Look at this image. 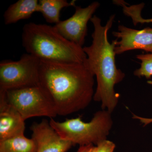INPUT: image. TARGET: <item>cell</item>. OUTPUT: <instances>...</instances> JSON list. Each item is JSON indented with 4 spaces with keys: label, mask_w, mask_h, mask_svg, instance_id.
<instances>
[{
    "label": "cell",
    "mask_w": 152,
    "mask_h": 152,
    "mask_svg": "<svg viewBox=\"0 0 152 152\" xmlns=\"http://www.w3.org/2000/svg\"><path fill=\"white\" fill-rule=\"evenodd\" d=\"M112 34L117 38L115 49L116 55L135 50L152 53V28L138 30L119 25L118 31Z\"/></svg>",
    "instance_id": "cell-8"
},
{
    "label": "cell",
    "mask_w": 152,
    "mask_h": 152,
    "mask_svg": "<svg viewBox=\"0 0 152 152\" xmlns=\"http://www.w3.org/2000/svg\"><path fill=\"white\" fill-rule=\"evenodd\" d=\"M39 12L38 0H19L9 7L4 15L6 25L15 23L29 18L35 12Z\"/></svg>",
    "instance_id": "cell-11"
},
{
    "label": "cell",
    "mask_w": 152,
    "mask_h": 152,
    "mask_svg": "<svg viewBox=\"0 0 152 152\" xmlns=\"http://www.w3.org/2000/svg\"><path fill=\"white\" fill-rule=\"evenodd\" d=\"M75 6V1L69 2L66 0H39V12L42 14L48 23L56 25L61 21L60 13L63 9Z\"/></svg>",
    "instance_id": "cell-12"
},
{
    "label": "cell",
    "mask_w": 152,
    "mask_h": 152,
    "mask_svg": "<svg viewBox=\"0 0 152 152\" xmlns=\"http://www.w3.org/2000/svg\"><path fill=\"white\" fill-rule=\"evenodd\" d=\"M100 4L93 2L86 7H75V12L70 18L61 21L54 26L68 40L83 48L88 32V23Z\"/></svg>",
    "instance_id": "cell-7"
},
{
    "label": "cell",
    "mask_w": 152,
    "mask_h": 152,
    "mask_svg": "<svg viewBox=\"0 0 152 152\" xmlns=\"http://www.w3.org/2000/svg\"><path fill=\"white\" fill-rule=\"evenodd\" d=\"M37 147L32 139L24 135L0 141V152H37Z\"/></svg>",
    "instance_id": "cell-13"
},
{
    "label": "cell",
    "mask_w": 152,
    "mask_h": 152,
    "mask_svg": "<svg viewBox=\"0 0 152 152\" xmlns=\"http://www.w3.org/2000/svg\"><path fill=\"white\" fill-rule=\"evenodd\" d=\"M133 22L134 25H136L138 23H152V19H144L142 18L141 16V14H137L136 15L133 19Z\"/></svg>",
    "instance_id": "cell-17"
},
{
    "label": "cell",
    "mask_w": 152,
    "mask_h": 152,
    "mask_svg": "<svg viewBox=\"0 0 152 152\" xmlns=\"http://www.w3.org/2000/svg\"><path fill=\"white\" fill-rule=\"evenodd\" d=\"M115 147L113 142L107 140L95 146V152H114Z\"/></svg>",
    "instance_id": "cell-15"
},
{
    "label": "cell",
    "mask_w": 152,
    "mask_h": 152,
    "mask_svg": "<svg viewBox=\"0 0 152 152\" xmlns=\"http://www.w3.org/2000/svg\"><path fill=\"white\" fill-rule=\"evenodd\" d=\"M95 146H94V145H93L91 147L89 151L88 152H95Z\"/></svg>",
    "instance_id": "cell-19"
},
{
    "label": "cell",
    "mask_w": 152,
    "mask_h": 152,
    "mask_svg": "<svg viewBox=\"0 0 152 152\" xmlns=\"http://www.w3.org/2000/svg\"><path fill=\"white\" fill-rule=\"evenodd\" d=\"M136 58L140 61V67L134 72V75L139 77L151 78L152 76V53L137 55Z\"/></svg>",
    "instance_id": "cell-14"
},
{
    "label": "cell",
    "mask_w": 152,
    "mask_h": 152,
    "mask_svg": "<svg viewBox=\"0 0 152 152\" xmlns=\"http://www.w3.org/2000/svg\"><path fill=\"white\" fill-rule=\"evenodd\" d=\"M115 15H112L105 26L99 18L94 15L91 20L94 27L92 42L83 47L87 56L84 64L96 79L97 86L93 100L100 102L102 110L113 113L118 103L120 95L116 92V85L122 81L124 73L117 68L115 62L116 39L110 42L108 33L112 28Z\"/></svg>",
    "instance_id": "cell-2"
},
{
    "label": "cell",
    "mask_w": 152,
    "mask_h": 152,
    "mask_svg": "<svg viewBox=\"0 0 152 152\" xmlns=\"http://www.w3.org/2000/svg\"><path fill=\"white\" fill-rule=\"evenodd\" d=\"M22 41L27 53L40 60L83 64L87 58L83 48L67 39L54 26L26 24L23 28Z\"/></svg>",
    "instance_id": "cell-3"
},
{
    "label": "cell",
    "mask_w": 152,
    "mask_h": 152,
    "mask_svg": "<svg viewBox=\"0 0 152 152\" xmlns=\"http://www.w3.org/2000/svg\"><path fill=\"white\" fill-rule=\"evenodd\" d=\"M49 122L62 138L80 146L97 145L107 140L113 125L111 113L102 109L89 122H85L80 116L62 122L50 118Z\"/></svg>",
    "instance_id": "cell-4"
},
{
    "label": "cell",
    "mask_w": 152,
    "mask_h": 152,
    "mask_svg": "<svg viewBox=\"0 0 152 152\" xmlns=\"http://www.w3.org/2000/svg\"><path fill=\"white\" fill-rule=\"evenodd\" d=\"M7 100L23 119L37 117L53 118L58 115L51 97L40 85L6 91Z\"/></svg>",
    "instance_id": "cell-5"
},
{
    "label": "cell",
    "mask_w": 152,
    "mask_h": 152,
    "mask_svg": "<svg viewBox=\"0 0 152 152\" xmlns=\"http://www.w3.org/2000/svg\"><path fill=\"white\" fill-rule=\"evenodd\" d=\"M132 118L134 119L138 120L144 126H147L152 123V118H146L140 117L135 114H132Z\"/></svg>",
    "instance_id": "cell-16"
},
{
    "label": "cell",
    "mask_w": 152,
    "mask_h": 152,
    "mask_svg": "<svg viewBox=\"0 0 152 152\" xmlns=\"http://www.w3.org/2000/svg\"><path fill=\"white\" fill-rule=\"evenodd\" d=\"M94 75L83 64L40 60V85L53 99L58 115L87 107L94 99Z\"/></svg>",
    "instance_id": "cell-1"
},
{
    "label": "cell",
    "mask_w": 152,
    "mask_h": 152,
    "mask_svg": "<svg viewBox=\"0 0 152 152\" xmlns=\"http://www.w3.org/2000/svg\"><path fill=\"white\" fill-rule=\"evenodd\" d=\"M92 145H88L80 146L78 150L76 152H88Z\"/></svg>",
    "instance_id": "cell-18"
},
{
    "label": "cell",
    "mask_w": 152,
    "mask_h": 152,
    "mask_svg": "<svg viewBox=\"0 0 152 152\" xmlns=\"http://www.w3.org/2000/svg\"><path fill=\"white\" fill-rule=\"evenodd\" d=\"M30 130L31 139L37 145V152H66L74 145L62 138L45 119L39 123H33Z\"/></svg>",
    "instance_id": "cell-9"
},
{
    "label": "cell",
    "mask_w": 152,
    "mask_h": 152,
    "mask_svg": "<svg viewBox=\"0 0 152 152\" xmlns=\"http://www.w3.org/2000/svg\"><path fill=\"white\" fill-rule=\"evenodd\" d=\"M25 121L9 103L6 91L0 90V141L24 135Z\"/></svg>",
    "instance_id": "cell-10"
},
{
    "label": "cell",
    "mask_w": 152,
    "mask_h": 152,
    "mask_svg": "<svg viewBox=\"0 0 152 152\" xmlns=\"http://www.w3.org/2000/svg\"><path fill=\"white\" fill-rule=\"evenodd\" d=\"M40 64V60L27 53L18 61H2L0 90L7 91L39 85Z\"/></svg>",
    "instance_id": "cell-6"
}]
</instances>
